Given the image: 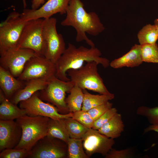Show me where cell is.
Masks as SVG:
<instances>
[{
  "label": "cell",
  "mask_w": 158,
  "mask_h": 158,
  "mask_svg": "<svg viewBox=\"0 0 158 158\" xmlns=\"http://www.w3.org/2000/svg\"><path fill=\"white\" fill-rule=\"evenodd\" d=\"M80 0H70L66 11V16L61 22V25L71 26L76 32L77 42L85 41L90 47H95L94 42L87 37L86 33L96 36L105 29L97 14L88 13L85 9Z\"/></svg>",
  "instance_id": "1"
},
{
  "label": "cell",
  "mask_w": 158,
  "mask_h": 158,
  "mask_svg": "<svg viewBox=\"0 0 158 158\" xmlns=\"http://www.w3.org/2000/svg\"><path fill=\"white\" fill-rule=\"evenodd\" d=\"M100 51L95 47L88 48L83 46L77 48L69 43L68 47L55 63L56 76L65 81L71 80L66 72L71 69H78L85 62L95 61L104 68L109 65V61L106 58L101 57Z\"/></svg>",
  "instance_id": "2"
},
{
  "label": "cell",
  "mask_w": 158,
  "mask_h": 158,
  "mask_svg": "<svg viewBox=\"0 0 158 158\" xmlns=\"http://www.w3.org/2000/svg\"><path fill=\"white\" fill-rule=\"evenodd\" d=\"M50 119L47 117L28 115L16 119L22 128V134L19 143L14 148L30 151L39 140L47 135Z\"/></svg>",
  "instance_id": "3"
},
{
  "label": "cell",
  "mask_w": 158,
  "mask_h": 158,
  "mask_svg": "<svg viewBox=\"0 0 158 158\" xmlns=\"http://www.w3.org/2000/svg\"><path fill=\"white\" fill-rule=\"evenodd\" d=\"M98 64L94 61L87 62L79 69L68 70V75L75 85L82 90H90L100 94L111 95L112 93L106 87L98 73Z\"/></svg>",
  "instance_id": "4"
},
{
  "label": "cell",
  "mask_w": 158,
  "mask_h": 158,
  "mask_svg": "<svg viewBox=\"0 0 158 158\" xmlns=\"http://www.w3.org/2000/svg\"><path fill=\"white\" fill-rule=\"evenodd\" d=\"M27 21L21 18L20 13L14 11L10 13L1 24L0 56L9 49L17 48L22 32Z\"/></svg>",
  "instance_id": "5"
},
{
  "label": "cell",
  "mask_w": 158,
  "mask_h": 158,
  "mask_svg": "<svg viewBox=\"0 0 158 158\" xmlns=\"http://www.w3.org/2000/svg\"><path fill=\"white\" fill-rule=\"evenodd\" d=\"M74 85L71 80L63 81L55 76L48 80L46 87L40 91L39 97L55 106L60 113L67 114L70 112L65 101L66 94L69 93Z\"/></svg>",
  "instance_id": "6"
},
{
  "label": "cell",
  "mask_w": 158,
  "mask_h": 158,
  "mask_svg": "<svg viewBox=\"0 0 158 158\" xmlns=\"http://www.w3.org/2000/svg\"><path fill=\"white\" fill-rule=\"evenodd\" d=\"M44 19L28 20L22 32L17 48L33 51L38 56H44L46 45L43 37Z\"/></svg>",
  "instance_id": "7"
},
{
  "label": "cell",
  "mask_w": 158,
  "mask_h": 158,
  "mask_svg": "<svg viewBox=\"0 0 158 158\" xmlns=\"http://www.w3.org/2000/svg\"><path fill=\"white\" fill-rule=\"evenodd\" d=\"M56 22L55 18L44 19L43 31L46 45L44 56L55 64L66 49L62 35L57 32Z\"/></svg>",
  "instance_id": "8"
},
{
  "label": "cell",
  "mask_w": 158,
  "mask_h": 158,
  "mask_svg": "<svg viewBox=\"0 0 158 158\" xmlns=\"http://www.w3.org/2000/svg\"><path fill=\"white\" fill-rule=\"evenodd\" d=\"M67 144L60 139L47 135L39 140L30 151L28 158H66Z\"/></svg>",
  "instance_id": "9"
},
{
  "label": "cell",
  "mask_w": 158,
  "mask_h": 158,
  "mask_svg": "<svg viewBox=\"0 0 158 158\" xmlns=\"http://www.w3.org/2000/svg\"><path fill=\"white\" fill-rule=\"evenodd\" d=\"M56 72L55 64L44 56H37L26 63L22 72L17 78L24 81L36 78L48 80L56 76Z\"/></svg>",
  "instance_id": "10"
},
{
  "label": "cell",
  "mask_w": 158,
  "mask_h": 158,
  "mask_svg": "<svg viewBox=\"0 0 158 158\" xmlns=\"http://www.w3.org/2000/svg\"><path fill=\"white\" fill-rule=\"evenodd\" d=\"M19 107L25 109L27 115L30 116H42L54 119L66 118L72 117L73 113L66 114L60 113L58 109L49 102L46 103L39 97L37 91L29 99L20 102Z\"/></svg>",
  "instance_id": "11"
},
{
  "label": "cell",
  "mask_w": 158,
  "mask_h": 158,
  "mask_svg": "<svg viewBox=\"0 0 158 158\" xmlns=\"http://www.w3.org/2000/svg\"><path fill=\"white\" fill-rule=\"evenodd\" d=\"M38 56L32 50L27 48H12L0 56V66L8 70L15 77L21 74L26 63Z\"/></svg>",
  "instance_id": "12"
},
{
  "label": "cell",
  "mask_w": 158,
  "mask_h": 158,
  "mask_svg": "<svg viewBox=\"0 0 158 158\" xmlns=\"http://www.w3.org/2000/svg\"><path fill=\"white\" fill-rule=\"evenodd\" d=\"M82 139L84 148L89 158L97 153L105 157L115 143L114 139L92 128L88 129Z\"/></svg>",
  "instance_id": "13"
},
{
  "label": "cell",
  "mask_w": 158,
  "mask_h": 158,
  "mask_svg": "<svg viewBox=\"0 0 158 158\" xmlns=\"http://www.w3.org/2000/svg\"><path fill=\"white\" fill-rule=\"evenodd\" d=\"M70 0H47L37 9L25 8L20 13L24 20L31 19L49 18L57 13L66 14Z\"/></svg>",
  "instance_id": "14"
},
{
  "label": "cell",
  "mask_w": 158,
  "mask_h": 158,
  "mask_svg": "<svg viewBox=\"0 0 158 158\" xmlns=\"http://www.w3.org/2000/svg\"><path fill=\"white\" fill-rule=\"evenodd\" d=\"M22 134V128L16 121L0 120V152L15 148L20 140Z\"/></svg>",
  "instance_id": "15"
},
{
  "label": "cell",
  "mask_w": 158,
  "mask_h": 158,
  "mask_svg": "<svg viewBox=\"0 0 158 158\" xmlns=\"http://www.w3.org/2000/svg\"><path fill=\"white\" fill-rule=\"evenodd\" d=\"M15 78L8 70L0 66V89L9 100L25 85L26 81Z\"/></svg>",
  "instance_id": "16"
},
{
  "label": "cell",
  "mask_w": 158,
  "mask_h": 158,
  "mask_svg": "<svg viewBox=\"0 0 158 158\" xmlns=\"http://www.w3.org/2000/svg\"><path fill=\"white\" fill-rule=\"evenodd\" d=\"M48 83V80L41 78L26 81L25 87L17 92L10 100L17 105L20 102L30 98L36 92L45 89Z\"/></svg>",
  "instance_id": "17"
},
{
  "label": "cell",
  "mask_w": 158,
  "mask_h": 158,
  "mask_svg": "<svg viewBox=\"0 0 158 158\" xmlns=\"http://www.w3.org/2000/svg\"><path fill=\"white\" fill-rule=\"evenodd\" d=\"M141 51V45L135 44L128 52L121 57L112 61L110 63L109 65L115 69L124 67L137 66L143 62Z\"/></svg>",
  "instance_id": "18"
},
{
  "label": "cell",
  "mask_w": 158,
  "mask_h": 158,
  "mask_svg": "<svg viewBox=\"0 0 158 158\" xmlns=\"http://www.w3.org/2000/svg\"><path fill=\"white\" fill-rule=\"evenodd\" d=\"M0 120H14L27 115L25 110L19 107L5 97L0 89Z\"/></svg>",
  "instance_id": "19"
},
{
  "label": "cell",
  "mask_w": 158,
  "mask_h": 158,
  "mask_svg": "<svg viewBox=\"0 0 158 158\" xmlns=\"http://www.w3.org/2000/svg\"><path fill=\"white\" fill-rule=\"evenodd\" d=\"M124 128L122 116L117 113L98 130L102 134L114 139L121 136Z\"/></svg>",
  "instance_id": "20"
},
{
  "label": "cell",
  "mask_w": 158,
  "mask_h": 158,
  "mask_svg": "<svg viewBox=\"0 0 158 158\" xmlns=\"http://www.w3.org/2000/svg\"><path fill=\"white\" fill-rule=\"evenodd\" d=\"M47 135L60 139L67 144L70 137L66 127L65 118H50Z\"/></svg>",
  "instance_id": "21"
},
{
  "label": "cell",
  "mask_w": 158,
  "mask_h": 158,
  "mask_svg": "<svg viewBox=\"0 0 158 158\" xmlns=\"http://www.w3.org/2000/svg\"><path fill=\"white\" fill-rule=\"evenodd\" d=\"M84 94L82 109L87 111L90 109L103 104L113 99L114 94L93 95L89 92L86 89L83 90Z\"/></svg>",
  "instance_id": "22"
},
{
  "label": "cell",
  "mask_w": 158,
  "mask_h": 158,
  "mask_svg": "<svg viewBox=\"0 0 158 158\" xmlns=\"http://www.w3.org/2000/svg\"><path fill=\"white\" fill-rule=\"evenodd\" d=\"M69 93L65 99L69 112L73 113L81 110L84 97L83 90L75 85Z\"/></svg>",
  "instance_id": "23"
},
{
  "label": "cell",
  "mask_w": 158,
  "mask_h": 158,
  "mask_svg": "<svg viewBox=\"0 0 158 158\" xmlns=\"http://www.w3.org/2000/svg\"><path fill=\"white\" fill-rule=\"evenodd\" d=\"M137 37L141 45L156 43L158 35L156 26L154 24L146 25L139 31Z\"/></svg>",
  "instance_id": "24"
},
{
  "label": "cell",
  "mask_w": 158,
  "mask_h": 158,
  "mask_svg": "<svg viewBox=\"0 0 158 158\" xmlns=\"http://www.w3.org/2000/svg\"><path fill=\"white\" fill-rule=\"evenodd\" d=\"M67 158H89L84 150L82 139L70 138L67 142Z\"/></svg>",
  "instance_id": "25"
},
{
  "label": "cell",
  "mask_w": 158,
  "mask_h": 158,
  "mask_svg": "<svg viewBox=\"0 0 158 158\" xmlns=\"http://www.w3.org/2000/svg\"><path fill=\"white\" fill-rule=\"evenodd\" d=\"M65 121L70 138L82 139L89 129L72 117L65 118Z\"/></svg>",
  "instance_id": "26"
},
{
  "label": "cell",
  "mask_w": 158,
  "mask_h": 158,
  "mask_svg": "<svg viewBox=\"0 0 158 158\" xmlns=\"http://www.w3.org/2000/svg\"><path fill=\"white\" fill-rule=\"evenodd\" d=\"M141 54L142 62L158 63V46L156 43L141 45Z\"/></svg>",
  "instance_id": "27"
},
{
  "label": "cell",
  "mask_w": 158,
  "mask_h": 158,
  "mask_svg": "<svg viewBox=\"0 0 158 158\" xmlns=\"http://www.w3.org/2000/svg\"><path fill=\"white\" fill-rule=\"evenodd\" d=\"M136 113L145 117L151 125H158V107L150 108L141 106L137 109Z\"/></svg>",
  "instance_id": "28"
},
{
  "label": "cell",
  "mask_w": 158,
  "mask_h": 158,
  "mask_svg": "<svg viewBox=\"0 0 158 158\" xmlns=\"http://www.w3.org/2000/svg\"><path fill=\"white\" fill-rule=\"evenodd\" d=\"M30 151L24 149H7L0 152V158H28Z\"/></svg>",
  "instance_id": "29"
},
{
  "label": "cell",
  "mask_w": 158,
  "mask_h": 158,
  "mask_svg": "<svg viewBox=\"0 0 158 158\" xmlns=\"http://www.w3.org/2000/svg\"><path fill=\"white\" fill-rule=\"evenodd\" d=\"M72 117L88 128H92L94 121L87 111L81 110L74 112Z\"/></svg>",
  "instance_id": "30"
},
{
  "label": "cell",
  "mask_w": 158,
  "mask_h": 158,
  "mask_svg": "<svg viewBox=\"0 0 158 158\" xmlns=\"http://www.w3.org/2000/svg\"><path fill=\"white\" fill-rule=\"evenodd\" d=\"M117 113V110L116 108L112 107L110 109L94 121L92 128L99 130Z\"/></svg>",
  "instance_id": "31"
},
{
  "label": "cell",
  "mask_w": 158,
  "mask_h": 158,
  "mask_svg": "<svg viewBox=\"0 0 158 158\" xmlns=\"http://www.w3.org/2000/svg\"><path fill=\"white\" fill-rule=\"evenodd\" d=\"M113 104L109 101L93 107L87 111L94 121L97 119L112 107Z\"/></svg>",
  "instance_id": "32"
},
{
  "label": "cell",
  "mask_w": 158,
  "mask_h": 158,
  "mask_svg": "<svg viewBox=\"0 0 158 158\" xmlns=\"http://www.w3.org/2000/svg\"><path fill=\"white\" fill-rule=\"evenodd\" d=\"M134 155L133 151L130 148L117 150L112 149L105 157V158H129Z\"/></svg>",
  "instance_id": "33"
},
{
  "label": "cell",
  "mask_w": 158,
  "mask_h": 158,
  "mask_svg": "<svg viewBox=\"0 0 158 158\" xmlns=\"http://www.w3.org/2000/svg\"><path fill=\"white\" fill-rule=\"evenodd\" d=\"M46 0H32V1L31 9L35 10L38 9L43 4Z\"/></svg>",
  "instance_id": "34"
},
{
  "label": "cell",
  "mask_w": 158,
  "mask_h": 158,
  "mask_svg": "<svg viewBox=\"0 0 158 158\" xmlns=\"http://www.w3.org/2000/svg\"><path fill=\"white\" fill-rule=\"evenodd\" d=\"M153 131L158 133V125H151L146 128L144 130V133Z\"/></svg>",
  "instance_id": "35"
},
{
  "label": "cell",
  "mask_w": 158,
  "mask_h": 158,
  "mask_svg": "<svg viewBox=\"0 0 158 158\" xmlns=\"http://www.w3.org/2000/svg\"><path fill=\"white\" fill-rule=\"evenodd\" d=\"M154 25L156 27L158 35V19H156L154 20Z\"/></svg>",
  "instance_id": "36"
},
{
  "label": "cell",
  "mask_w": 158,
  "mask_h": 158,
  "mask_svg": "<svg viewBox=\"0 0 158 158\" xmlns=\"http://www.w3.org/2000/svg\"></svg>",
  "instance_id": "37"
}]
</instances>
